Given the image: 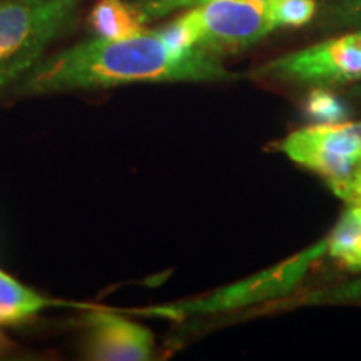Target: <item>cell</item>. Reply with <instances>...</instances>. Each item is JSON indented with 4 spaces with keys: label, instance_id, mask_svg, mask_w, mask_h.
Listing matches in <instances>:
<instances>
[{
    "label": "cell",
    "instance_id": "cell-1",
    "mask_svg": "<svg viewBox=\"0 0 361 361\" xmlns=\"http://www.w3.org/2000/svg\"><path fill=\"white\" fill-rule=\"evenodd\" d=\"M238 75L221 56L176 49L157 30L128 39L96 37L39 62L19 82L22 94L104 89L135 82H223Z\"/></svg>",
    "mask_w": 361,
    "mask_h": 361
},
{
    "label": "cell",
    "instance_id": "cell-2",
    "mask_svg": "<svg viewBox=\"0 0 361 361\" xmlns=\"http://www.w3.org/2000/svg\"><path fill=\"white\" fill-rule=\"evenodd\" d=\"M276 29L269 0H209L157 32L176 49L200 47L221 56L243 51Z\"/></svg>",
    "mask_w": 361,
    "mask_h": 361
},
{
    "label": "cell",
    "instance_id": "cell-3",
    "mask_svg": "<svg viewBox=\"0 0 361 361\" xmlns=\"http://www.w3.org/2000/svg\"><path fill=\"white\" fill-rule=\"evenodd\" d=\"M80 0H0V92L40 62L69 29Z\"/></svg>",
    "mask_w": 361,
    "mask_h": 361
},
{
    "label": "cell",
    "instance_id": "cell-4",
    "mask_svg": "<svg viewBox=\"0 0 361 361\" xmlns=\"http://www.w3.org/2000/svg\"><path fill=\"white\" fill-rule=\"evenodd\" d=\"M323 252H326V239L308 247V250L298 252L296 256L273 266V268L261 271L255 276L211 293L209 296L184 301V303L149 308L144 313L179 319L192 314L223 313V311L245 308V306L261 303V301L274 300V298L284 296L295 290L298 284L303 281L311 264L322 258Z\"/></svg>",
    "mask_w": 361,
    "mask_h": 361
},
{
    "label": "cell",
    "instance_id": "cell-5",
    "mask_svg": "<svg viewBox=\"0 0 361 361\" xmlns=\"http://www.w3.org/2000/svg\"><path fill=\"white\" fill-rule=\"evenodd\" d=\"M256 78L278 82L333 87L361 80V29L329 37L258 67Z\"/></svg>",
    "mask_w": 361,
    "mask_h": 361
},
{
    "label": "cell",
    "instance_id": "cell-6",
    "mask_svg": "<svg viewBox=\"0 0 361 361\" xmlns=\"http://www.w3.org/2000/svg\"><path fill=\"white\" fill-rule=\"evenodd\" d=\"M279 147L291 161L322 176L331 191L361 173V123H319L293 130Z\"/></svg>",
    "mask_w": 361,
    "mask_h": 361
},
{
    "label": "cell",
    "instance_id": "cell-7",
    "mask_svg": "<svg viewBox=\"0 0 361 361\" xmlns=\"http://www.w3.org/2000/svg\"><path fill=\"white\" fill-rule=\"evenodd\" d=\"M85 355L99 361H144L152 358L154 338L147 328L109 310L85 313Z\"/></svg>",
    "mask_w": 361,
    "mask_h": 361
},
{
    "label": "cell",
    "instance_id": "cell-8",
    "mask_svg": "<svg viewBox=\"0 0 361 361\" xmlns=\"http://www.w3.org/2000/svg\"><path fill=\"white\" fill-rule=\"evenodd\" d=\"M89 24L97 37L111 40L134 37L144 32V24L133 2L124 0H99L90 12Z\"/></svg>",
    "mask_w": 361,
    "mask_h": 361
},
{
    "label": "cell",
    "instance_id": "cell-9",
    "mask_svg": "<svg viewBox=\"0 0 361 361\" xmlns=\"http://www.w3.org/2000/svg\"><path fill=\"white\" fill-rule=\"evenodd\" d=\"M326 252L341 268L361 271V206L350 204L326 238Z\"/></svg>",
    "mask_w": 361,
    "mask_h": 361
},
{
    "label": "cell",
    "instance_id": "cell-10",
    "mask_svg": "<svg viewBox=\"0 0 361 361\" xmlns=\"http://www.w3.org/2000/svg\"><path fill=\"white\" fill-rule=\"evenodd\" d=\"M52 300L37 295L24 284L0 271V324H16L32 318L47 306H54Z\"/></svg>",
    "mask_w": 361,
    "mask_h": 361
},
{
    "label": "cell",
    "instance_id": "cell-11",
    "mask_svg": "<svg viewBox=\"0 0 361 361\" xmlns=\"http://www.w3.org/2000/svg\"><path fill=\"white\" fill-rule=\"evenodd\" d=\"M314 17L322 32L361 29V0H323Z\"/></svg>",
    "mask_w": 361,
    "mask_h": 361
},
{
    "label": "cell",
    "instance_id": "cell-12",
    "mask_svg": "<svg viewBox=\"0 0 361 361\" xmlns=\"http://www.w3.org/2000/svg\"><path fill=\"white\" fill-rule=\"evenodd\" d=\"M295 306H326V305H356L361 306V278L305 293L296 300Z\"/></svg>",
    "mask_w": 361,
    "mask_h": 361
},
{
    "label": "cell",
    "instance_id": "cell-13",
    "mask_svg": "<svg viewBox=\"0 0 361 361\" xmlns=\"http://www.w3.org/2000/svg\"><path fill=\"white\" fill-rule=\"evenodd\" d=\"M306 112L310 117L319 121V123H343L348 121V107L338 99L328 87H313L311 89L308 102H306Z\"/></svg>",
    "mask_w": 361,
    "mask_h": 361
},
{
    "label": "cell",
    "instance_id": "cell-14",
    "mask_svg": "<svg viewBox=\"0 0 361 361\" xmlns=\"http://www.w3.org/2000/svg\"><path fill=\"white\" fill-rule=\"evenodd\" d=\"M269 8L278 27H301L314 19L316 0H269Z\"/></svg>",
    "mask_w": 361,
    "mask_h": 361
},
{
    "label": "cell",
    "instance_id": "cell-15",
    "mask_svg": "<svg viewBox=\"0 0 361 361\" xmlns=\"http://www.w3.org/2000/svg\"><path fill=\"white\" fill-rule=\"evenodd\" d=\"M338 197H341L346 204L361 206V173L356 176L353 180H350L348 184L341 186L336 191H333Z\"/></svg>",
    "mask_w": 361,
    "mask_h": 361
}]
</instances>
